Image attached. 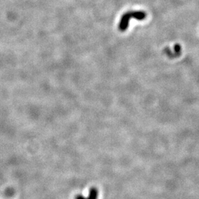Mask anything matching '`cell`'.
Masks as SVG:
<instances>
[{"label": "cell", "mask_w": 199, "mask_h": 199, "mask_svg": "<svg viewBox=\"0 0 199 199\" xmlns=\"http://www.w3.org/2000/svg\"><path fill=\"white\" fill-rule=\"evenodd\" d=\"M146 17V14L144 11H129L124 13L121 18L119 24V29L121 32H124L129 26L130 20L131 18H134L137 20L142 21Z\"/></svg>", "instance_id": "6da1fadb"}, {"label": "cell", "mask_w": 199, "mask_h": 199, "mask_svg": "<svg viewBox=\"0 0 199 199\" xmlns=\"http://www.w3.org/2000/svg\"><path fill=\"white\" fill-rule=\"evenodd\" d=\"M180 52H181V47H180V45H178V44L175 45V46L174 47V52H171L169 50V48L165 49V53L171 58H174L175 57H177L178 55H180Z\"/></svg>", "instance_id": "7a4b0ae2"}, {"label": "cell", "mask_w": 199, "mask_h": 199, "mask_svg": "<svg viewBox=\"0 0 199 199\" xmlns=\"http://www.w3.org/2000/svg\"><path fill=\"white\" fill-rule=\"evenodd\" d=\"M98 197V190L97 188L93 187L90 188L89 196L88 198H85L83 196L78 195L76 197L75 199H97Z\"/></svg>", "instance_id": "3957f363"}]
</instances>
